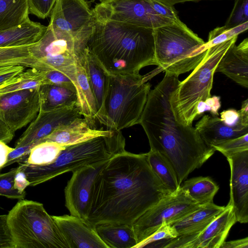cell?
I'll use <instances>...</instances> for the list:
<instances>
[{
	"instance_id": "cell-1",
	"label": "cell",
	"mask_w": 248,
	"mask_h": 248,
	"mask_svg": "<svg viewBox=\"0 0 248 248\" xmlns=\"http://www.w3.org/2000/svg\"><path fill=\"white\" fill-rule=\"evenodd\" d=\"M150 167L147 153L126 150L108 160L93 181L86 221L132 225L171 194Z\"/></svg>"
},
{
	"instance_id": "cell-2",
	"label": "cell",
	"mask_w": 248,
	"mask_h": 248,
	"mask_svg": "<svg viewBox=\"0 0 248 248\" xmlns=\"http://www.w3.org/2000/svg\"><path fill=\"white\" fill-rule=\"evenodd\" d=\"M180 82L178 76L165 73L162 80L150 90L139 124L145 132L150 150L168 160L181 186L216 151L206 144L195 127L176 120L170 98Z\"/></svg>"
},
{
	"instance_id": "cell-3",
	"label": "cell",
	"mask_w": 248,
	"mask_h": 248,
	"mask_svg": "<svg viewBox=\"0 0 248 248\" xmlns=\"http://www.w3.org/2000/svg\"><path fill=\"white\" fill-rule=\"evenodd\" d=\"M93 17L85 47L108 74H138L155 64L154 29Z\"/></svg>"
},
{
	"instance_id": "cell-4",
	"label": "cell",
	"mask_w": 248,
	"mask_h": 248,
	"mask_svg": "<svg viewBox=\"0 0 248 248\" xmlns=\"http://www.w3.org/2000/svg\"><path fill=\"white\" fill-rule=\"evenodd\" d=\"M125 140L121 131L108 136L97 137L66 146L52 163L43 166L19 163L30 183L36 186L67 172L106 161L125 151Z\"/></svg>"
},
{
	"instance_id": "cell-5",
	"label": "cell",
	"mask_w": 248,
	"mask_h": 248,
	"mask_svg": "<svg viewBox=\"0 0 248 248\" xmlns=\"http://www.w3.org/2000/svg\"><path fill=\"white\" fill-rule=\"evenodd\" d=\"M7 224L15 248H69L40 202L19 200L7 214Z\"/></svg>"
},
{
	"instance_id": "cell-6",
	"label": "cell",
	"mask_w": 248,
	"mask_h": 248,
	"mask_svg": "<svg viewBox=\"0 0 248 248\" xmlns=\"http://www.w3.org/2000/svg\"><path fill=\"white\" fill-rule=\"evenodd\" d=\"M147 79L140 73L108 74L101 124L118 131L139 124L151 90Z\"/></svg>"
},
{
	"instance_id": "cell-7",
	"label": "cell",
	"mask_w": 248,
	"mask_h": 248,
	"mask_svg": "<svg viewBox=\"0 0 248 248\" xmlns=\"http://www.w3.org/2000/svg\"><path fill=\"white\" fill-rule=\"evenodd\" d=\"M155 65L179 76L194 69L204 58L205 42L181 21L154 29Z\"/></svg>"
},
{
	"instance_id": "cell-8",
	"label": "cell",
	"mask_w": 248,
	"mask_h": 248,
	"mask_svg": "<svg viewBox=\"0 0 248 248\" xmlns=\"http://www.w3.org/2000/svg\"><path fill=\"white\" fill-rule=\"evenodd\" d=\"M238 36L209 47L199 65L172 91L170 102L176 120L185 125H192L198 117L199 103L211 97L214 75L217 65L225 52Z\"/></svg>"
},
{
	"instance_id": "cell-9",
	"label": "cell",
	"mask_w": 248,
	"mask_h": 248,
	"mask_svg": "<svg viewBox=\"0 0 248 248\" xmlns=\"http://www.w3.org/2000/svg\"><path fill=\"white\" fill-rule=\"evenodd\" d=\"M88 35L75 38L65 31L47 29L30 50L40 64V70L60 71L68 77L76 71V65L82 57Z\"/></svg>"
},
{
	"instance_id": "cell-10",
	"label": "cell",
	"mask_w": 248,
	"mask_h": 248,
	"mask_svg": "<svg viewBox=\"0 0 248 248\" xmlns=\"http://www.w3.org/2000/svg\"><path fill=\"white\" fill-rule=\"evenodd\" d=\"M200 205L180 187L177 192L160 200L132 224L137 245L152 234L164 222L171 223L179 220Z\"/></svg>"
},
{
	"instance_id": "cell-11",
	"label": "cell",
	"mask_w": 248,
	"mask_h": 248,
	"mask_svg": "<svg viewBox=\"0 0 248 248\" xmlns=\"http://www.w3.org/2000/svg\"><path fill=\"white\" fill-rule=\"evenodd\" d=\"M95 18L155 29L175 22L158 15L147 0H104L92 9Z\"/></svg>"
},
{
	"instance_id": "cell-12",
	"label": "cell",
	"mask_w": 248,
	"mask_h": 248,
	"mask_svg": "<svg viewBox=\"0 0 248 248\" xmlns=\"http://www.w3.org/2000/svg\"><path fill=\"white\" fill-rule=\"evenodd\" d=\"M38 88L0 94V119L14 132L37 116L40 108Z\"/></svg>"
},
{
	"instance_id": "cell-13",
	"label": "cell",
	"mask_w": 248,
	"mask_h": 248,
	"mask_svg": "<svg viewBox=\"0 0 248 248\" xmlns=\"http://www.w3.org/2000/svg\"><path fill=\"white\" fill-rule=\"evenodd\" d=\"M48 26L65 31L75 38L86 36L93 22V14L85 0H57Z\"/></svg>"
},
{
	"instance_id": "cell-14",
	"label": "cell",
	"mask_w": 248,
	"mask_h": 248,
	"mask_svg": "<svg viewBox=\"0 0 248 248\" xmlns=\"http://www.w3.org/2000/svg\"><path fill=\"white\" fill-rule=\"evenodd\" d=\"M236 222L233 208L229 202L225 210L202 231L167 240L162 248H220Z\"/></svg>"
},
{
	"instance_id": "cell-15",
	"label": "cell",
	"mask_w": 248,
	"mask_h": 248,
	"mask_svg": "<svg viewBox=\"0 0 248 248\" xmlns=\"http://www.w3.org/2000/svg\"><path fill=\"white\" fill-rule=\"evenodd\" d=\"M107 161L85 166L72 172L64 188L65 205L71 215L86 220L93 181Z\"/></svg>"
},
{
	"instance_id": "cell-16",
	"label": "cell",
	"mask_w": 248,
	"mask_h": 248,
	"mask_svg": "<svg viewBox=\"0 0 248 248\" xmlns=\"http://www.w3.org/2000/svg\"><path fill=\"white\" fill-rule=\"evenodd\" d=\"M77 104L47 111H39L36 117L17 140L15 148L40 143L59 126L81 117Z\"/></svg>"
},
{
	"instance_id": "cell-17",
	"label": "cell",
	"mask_w": 248,
	"mask_h": 248,
	"mask_svg": "<svg viewBox=\"0 0 248 248\" xmlns=\"http://www.w3.org/2000/svg\"><path fill=\"white\" fill-rule=\"evenodd\" d=\"M231 169L230 200L237 221L248 222V150L226 157Z\"/></svg>"
},
{
	"instance_id": "cell-18",
	"label": "cell",
	"mask_w": 248,
	"mask_h": 248,
	"mask_svg": "<svg viewBox=\"0 0 248 248\" xmlns=\"http://www.w3.org/2000/svg\"><path fill=\"white\" fill-rule=\"evenodd\" d=\"M52 217L69 248H108L87 221L70 214Z\"/></svg>"
},
{
	"instance_id": "cell-19",
	"label": "cell",
	"mask_w": 248,
	"mask_h": 248,
	"mask_svg": "<svg viewBox=\"0 0 248 248\" xmlns=\"http://www.w3.org/2000/svg\"><path fill=\"white\" fill-rule=\"evenodd\" d=\"M115 131L109 129H104L102 128H93L84 118L79 117L59 126L42 139L40 143L48 141L68 146L97 137L109 136Z\"/></svg>"
},
{
	"instance_id": "cell-20",
	"label": "cell",
	"mask_w": 248,
	"mask_h": 248,
	"mask_svg": "<svg viewBox=\"0 0 248 248\" xmlns=\"http://www.w3.org/2000/svg\"><path fill=\"white\" fill-rule=\"evenodd\" d=\"M216 72H220L246 88L248 87V39L232 44L220 60Z\"/></svg>"
},
{
	"instance_id": "cell-21",
	"label": "cell",
	"mask_w": 248,
	"mask_h": 248,
	"mask_svg": "<svg viewBox=\"0 0 248 248\" xmlns=\"http://www.w3.org/2000/svg\"><path fill=\"white\" fill-rule=\"evenodd\" d=\"M195 128L207 145L213 148L226 140L248 133V126L230 127L225 124L218 116L204 115Z\"/></svg>"
},
{
	"instance_id": "cell-22",
	"label": "cell",
	"mask_w": 248,
	"mask_h": 248,
	"mask_svg": "<svg viewBox=\"0 0 248 248\" xmlns=\"http://www.w3.org/2000/svg\"><path fill=\"white\" fill-rule=\"evenodd\" d=\"M225 209L214 202L201 204L186 216L170 224L176 230L178 236L199 233L205 229Z\"/></svg>"
},
{
	"instance_id": "cell-23",
	"label": "cell",
	"mask_w": 248,
	"mask_h": 248,
	"mask_svg": "<svg viewBox=\"0 0 248 248\" xmlns=\"http://www.w3.org/2000/svg\"><path fill=\"white\" fill-rule=\"evenodd\" d=\"M82 61L95 101L97 121L101 124L104 115L108 74L86 47Z\"/></svg>"
},
{
	"instance_id": "cell-24",
	"label": "cell",
	"mask_w": 248,
	"mask_h": 248,
	"mask_svg": "<svg viewBox=\"0 0 248 248\" xmlns=\"http://www.w3.org/2000/svg\"><path fill=\"white\" fill-rule=\"evenodd\" d=\"M83 55L77 63L75 77L73 81L76 86L78 106L81 115L92 127L97 128L95 101L83 63Z\"/></svg>"
},
{
	"instance_id": "cell-25",
	"label": "cell",
	"mask_w": 248,
	"mask_h": 248,
	"mask_svg": "<svg viewBox=\"0 0 248 248\" xmlns=\"http://www.w3.org/2000/svg\"><path fill=\"white\" fill-rule=\"evenodd\" d=\"M47 27L30 19L16 27L0 32V47L29 46L38 42Z\"/></svg>"
},
{
	"instance_id": "cell-26",
	"label": "cell",
	"mask_w": 248,
	"mask_h": 248,
	"mask_svg": "<svg viewBox=\"0 0 248 248\" xmlns=\"http://www.w3.org/2000/svg\"><path fill=\"white\" fill-rule=\"evenodd\" d=\"M94 227L108 248H134L137 244L132 225L106 222L97 224Z\"/></svg>"
},
{
	"instance_id": "cell-27",
	"label": "cell",
	"mask_w": 248,
	"mask_h": 248,
	"mask_svg": "<svg viewBox=\"0 0 248 248\" xmlns=\"http://www.w3.org/2000/svg\"><path fill=\"white\" fill-rule=\"evenodd\" d=\"M40 99L39 111L78 105L77 93L69 89L51 84H43L39 88Z\"/></svg>"
},
{
	"instance_id": "cell-28",
	"label": "cell",
	"mask_w": 248,
	"mask_h": 248,
	"mask_svg": "<svg viewBox=\"0 0 248 248\" xmlns=\"http://www.w3.org/2000/svg\"><path fill=\"white\" fill-rule=\"evenodd\" d=\"M29 14L27 0H0V32L23 23Z\"/></svg>"
},
{
	"instance_id": "cell-29",
	"label": "cell",
	"mask_w": 248,
	"mask_h": 248,
	"mask_svg": "<svg viewBox=\"0 0 248 248\" xmlns=\"http://www.w3.org/2000/svg\"><path fill=\"white\" fill-rule=\"evenodd\" d=\"M147 155L150 167L163 185L171 193L177 192L181 186L176 172L168 160L156 151L150 150Z\"/></svg>"
},
{
	"instance_id": "cell-30",
	"label": "cell",
	"mask_w": 248,
	"mask_h": 248,
	"mask_svg": "<svg viewBox=\"0 0 248 248\" xmlns=\"http://www.w3.org/2000/svg\"><path fill=\"white\" fill-rule=\"evenodd\" d=\"M182 189L200 204L213 202L218 186L209 177L199 176L184 182Z\"/></svg>"
},
{
	"instance_id": "cell-31",
	"label": "cell",
	"mask_w": 248,
	"mask_h": 248,
	"mask_svg": "<svg viewBox=\"0 0 248 248\" xmlns=\"http://www.w3.org/2000/svg\"><path fill=\"white\" fill-rule=\"evenodd\" d=\"M44 70L30 68L0 85V94L12 92L38 88L45 84Z\"/></svg>"
},
{
	"instance_id": "cell-32",
	"label": "cell",
	"mask_w": 248,
	"mask_h": 248,
	"mask_svg": "<svg viewBox=\"0 0 248 248\" xmlns=\"http://www.w3.org/2000/svg\"><path fill=\"white\" fill-rule=\"evenodd\" d=\"M31 45L0 47V66L22 65L25 67L40 69V66L38 60L30 52V47Z\"/></svg>"
},
{
	"instance_id": "cell-33",
	"label": "cell",
	"mask_w": 248,
	"mask_h": 248,
	"mask_svg": "<svg viewBox=\"0 0 248 248\" xmlns=\"http://www.w3.org/2000/svg\"><path fill=\"white\" fill-rule=\"evenodd\" d=\"M66 147L54 142H42L36 144L31 149L25 162L35 166L50 164L55 160Z\"/></svg>"
},
{
	"instance_id": "cell-34",
	"label": "cell",
	"mask_w": 248,
	"mask_h": 248,
	"mask_svg": "<svg viewBox=\"0 0 248 248\" xmlns=\"http://www.w3.org/2000/svg\"><path fill=\"white\" fill-rule=\"evenodd\" d=\"M248 28V21L231 28L225 26L217 27L209 32L208 41L204 44L205 48L207 49L210 47L226 42L247 31Z\"/></svg>"
},
{
	"instance_id": "cell-35",
	"label": "cell",
	"mask_w": 248,
	"mask_h": 248,
	"mask_svg": "<svg viewBox=\"0 0 248 248\" xmlns=\"http://www.w3.org/2000/svg\"><path fill=\"white\" fill-rule=\"evenodd\" d=\"M19 167L12 168L9 171L0 173V196L12 199H24L26 193L19 192L15 187V179Z\"/></svg>"
},
{
	"instance_id": "cell-36",
	"label": "cell",
	"mask_w": 248,
	"mask_h": 248,
	"mask_svg": "<svg viewBox=\"0 0 248 248\" xmlns=\"http://www.w3.org/2000/svg\"><path fill=\"white\" fill-rule=\"evenodd\" d=\"M215 151L227 157L235 153L248 150V133L230 139L213 147Z\"/></svg>"
},
{
	"instance_id": "cell-37",
	"label": "cell",
	"mask_w": 248,
	"mask_h": 248,
	"mask_svg": "<svg viewBox=\"0 0 248 248\" xmlns=\"http://www.w3.org/2000/svg\"><path fill=\"white\" fill-rule=\"evenodd\" d=\"M178 235L170 223L164 222L150 236L136 245L134 248L147 247L155 242L176 238Z\"/></svg>"
},
{
	"instance_id": "cell-38",
	"label": "cell",
	"mask_w": 248,
	"mask_h": 248,
	"mask_svg": "<svg viewBox=\"0 0 248 248\" xmlns=\"http://www.w3.org/2000/svg\"><path fill=\"white\" fill-rule=\"evenodd\" d=\"M248 21V0H235L232 10L225 26L233 27Z\"/></svg>"
},
{
	"instance_id": "cell-39",
	"label": "cell",
	"mask_w": 248,
	"mask_h": 248,
	"mask_svg": "<svg viewBox=\"0 0 248 248\" xmlns=\"http://www.w3.org/2000/svg\"><path fill=\"white\" fill-rule=\"evenodd\" d=\"M44 71L45 84H51L64 87L77 93L74 83L63 73L54 69Z\"/></svg>"
},
{
	"instance_id": "cell-40",
	"label": "cell",
	"mask_w": 248,
	"mask_h": 248,
	"mask_svg": "<svg viewBox=\"0 0 248 248\" xmlns=\"http://www.w3.org/2000/svg\"><path fill=\"white\" fill-rule=\"evenodd\" d=\"M57 0H27L29 13L45 19L50 16Z\"/></svg>"
},
{
	"instance_id": "cell-41",
	"label": "cell",
	"mask_w": 248,
	"mask_h": 248,
	"mask_svg": "<svg viewBox=\"0 0 248 248\" xmlns=\"http://www.w3.org/2000/svg\"><path fill=\"white\" fill-rule=\"evenodd\" d=\"M153 9L159 16L176 23L180 21L173 6L164 4L157 0H147Z\"/></svg>"
},
{
	"instance_id": "cell-42",
	"label": "cell",
	"mask_w": 248,
	"mask_h": 248,
	"mask_svg": "<svg viewBox=\"0 0 248 248\" xmlns=\"http://www.w3.org/2000/svg\"><path fill=\"white\" fill-rule=\"evenodd\" d=\"M35 145L31 144L14 148L8 155L4 168L15 163H21L26 161L31 149Z\"/></svg>"
},
{
	"instance_id": "cell-43",
	"label": "cell",
	"mask_w": 248,
	"mask_h": 248,
	"mask_svg": "<svg viewBox=\"0 0 248 248\" xmlns=\"http://www.w3.org/2000/svg\"><path fill=\"white\" fill-rule=\"evenodd\" d=\"M0 248H15L7 224V214L0 215Z\"/></svg>"
},
{
	"instance_id": "cell-44",
	"label": "cell",
	"mask_w": 248,
	"mask_h": 248,
	"mask_svg": "<svg viewBox=\"0 0 248 248\" xmlns=\"http://www.w3.org/2000/svg\"><path fill=\"white\" fill-rule=\"evenodd\" d=\"M220 119L225 124L230 127L239 125L248 126L242 123L238 110L234 109H229L222 111L220 113Z\"/></svg>"
},
{
	"instance_id": "cell-45",
	"label": "cell",
	"mask_w": 248,
	"mask_h": 248,
	"mask_svg": "<svg viewBox=\"0 0 248 248\" xmlns=\"http://www.w3.org/2000/svg\"><path fill=\"white\" fill-rule=\"evenodd\" d=\"M25 68L22 65H14L0 66V85L22 72Z\"/></svg>"
},
{
	"instance_id": "cell-46",
	"label": "cell",
	"mask_w": 248,
	"mask_h": 248,
	"mask_svg": "<svg viewBox=\"0 0 248 248\" xmlns=\"http://www.w3.org/2000/svg\"><path fill=\"white\" fill-rule=\"evenodd\" d=\"M220 97L214 95L208 98L204 102L206 110L209 111L211 115L218 116V110L221 107Z\"/></svg>"
},
{
	"instance_id": "cell-47",
	"label": "cell",
	"mask_w": 248,
	"mask_h": 248,
	"mask_svg": "<svg viewBox=\"0 0 248 248\" xmlns=\"http://www.w3.org/2000/svg\"><path fill=\"white\" fill-rule=\"evenodd\" d=\"M28 186H30V183L24 173L19 168L15 179V187L20 193H26L25 189Z\"/></svg>"
},
{
	"instance_id": "cell-48",
	"label": "cell",
	"mask_w": 248,
	"mask_h": 248,
	"mask_svg": "<svg viewBox=\"0 0 248 248\" xmlns=\"http://www.w3.org/2000/svg\"><path fill=\"white\" fill-rule=\"evenodd\" d=\"M14 133L15 132L0 119V140L6 143L10 142L14 138Z\"/></svg>"
},
{
	"instance_id": "cell-49",
	"label": "cell",
	"mask_w": 248,
	"mask_h": 248,
	"mask_svg": "<svg viewBox=\"0 0 248 248\" xmlns=\"http://www.w3.org/2000/svg\"><path fill=\"white\" fill-rule=\"evenodd\" d=\"M220 248H248V237L230 241H224Z\"/></svg>"
},
{
	"instance_id": "cell-50",
	"label": "cell",
	"mask_w": 248,
	"mask_h": 248,
	"mask_svg": "<svg viewBox=\"0 0 248 248\" xmlns=\"http://www.w3.org/2000/svg\"><path fill=\"white\" fill-rule=\"evenodd\" d=\"M14 148L9 146L4 141L0 140V170L4 168L8 155Z\"/></svg>"
},
{
	"instance_id": "cell-51",
	"label": "cell",
	"mask_w": 248,
	"mask_h": 248,
	"mask_svg": "<svg viewBox=\"0 0 248 248\" xmlns=\"http://www.w3.org/2000/svg\"><path fill=\"white\" fill-rule=\"evenodd\" d=\"M242 123L248 125V99H247L242 103L241 108L238 110Z\"/></svg>"
},
{
	"instance_id": "cell-52",
	"label": "cell",
	"mask_w": 248,
	"mask_h": 248,
	"mask_svg": "<svg viewBox=\"0 0 248 248\" xmlns=\"http://www.w3.org/2000/svg\"><path fill=\"white\" fill-rule=\"evenodd\" d=\"M164 4L170 6H173L174 4L186 1L201 0H157Z\"/></svg>"
},
{
	"instance_id": "cell-53",
	"label": "cell",
	"mask_w": 248,
	"mask_h": 248,
	"mask_svg": "<svg viewBox=\"0 0 248 248\" xmlns=\"http://www.w3.org/2000/svg\"><path fill=\"white\" fill-rule=\"evenodd\" d=\"M92 0V1H94V0ZM99 0V1H101L104 0Z\"/></svg>"
}]
</instances>
